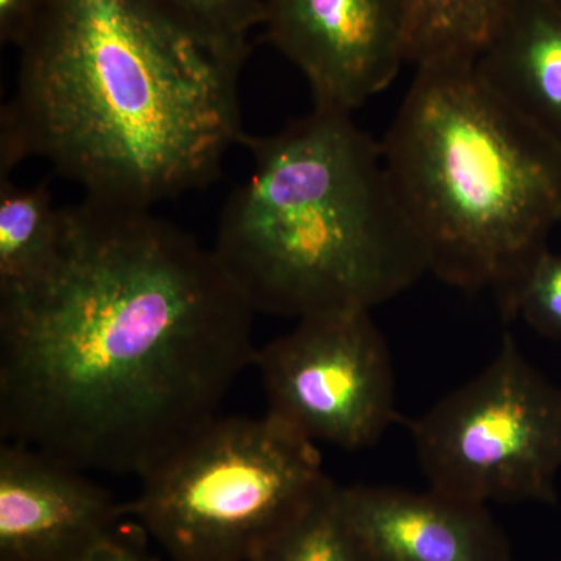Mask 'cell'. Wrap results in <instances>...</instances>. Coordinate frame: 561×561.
Returning a JSON list of instances; mask_svg holds the SVG:
<instances>
[{
    "mask_svg": "<svg viewBox=\"0 0 561 561\" xmlns=\"http://www.w3.org/2000/svg\"><path fill=\"white\" fill-rule=\"evenodd\" d=\"M49 264L0 294V435L142 478L219 416L256 350L213 249L150 209L61 208Z\"/></svg>",
    "mask_w": 561,
    "mask_h": 561,
    "instance_id": "obj_1",
    "label": "cell"
},
{
    "mask_svg": "<svg viewBox=\"0 0 561 561\" xmlns=\"http://www.w3.org/2000/svg\"><path fill=\"white\" fill-rule=\"evenodd\" d=\"M0 111V179L28 158L150 209L208 187L243 136L241 68L157 0H44Z\"/></svg>",
    "mask_w": 561,
    "mask_h": 561,
    "instance_id": "obj_2",
    "label": "cell"
},
{
    "mask_svg": "<svg viewBox=\"0 0 561 561\" xmlns=\"http://www.w3.org/2000/svg\"><path fill=\"white\" fill-rule=\"evenodd\" d=\"M241 146L251 172L228 195L210 249L254 313L371 311L430 273L381 142L353 114L313 108Z\"/></svg>",
    "mask_w": 561,
    "mask_h": 561,
    "instance_id": "obj_3",
    "label": "cell"
},
{
    "mask_svg": "<svg viewBox=\"0 0 561 561\" xmlns=\"http://www.w3.org/2000/svg\"><path fill=\"white\" fill-rule=\"evenodd\" d=\"M430 273L508 309L561 224V150L496 94L474 60L419 66L381 142Z\"/></svg>",
    "mask_w": 561,
    "mask_h": 561,
    "instance_id": "obj_4",
    "label": "cell"
},
{
    "mask_svg": "<svg viewBox=\"0 0 561 561\" xmlns=\"http://www.w3.org/2000/svg\"><path fill=\"white\" fill-rule=\"evenodd\" d=\"M332 483L319 445L268 413L219 415L140 478L127 508L175 561H253Z\"/></svg>",
    "mask_w": 561,
    "mask_h": 561,
    "instance_id": "obj_5",
    "label": "cell"
},
{
    "mask_svg": "<svg viewBox=\"0 0 561 561\" xmlns=\"http://www.w3.org/2000/svg\"><path fill=\"white\" fill-rule=\"evenodd\" d=\"M413 445L430 489L459 500L557 501L561 387L504 335L494 359L413 421Z\"/></svg>",
    "mask_w": 561,
    "mask_h": 561,
    "instance_id": "obj_6",
    "label": "cell"
},
{
    "mask_svg": "<svg viewBox=\"0 0 561 561\" xmlns=\"http://www.w3.org/2000/svg\"><path fill=\"white\" fill-rule=\"evenodd\" d=\"M268 415L316 445L359 451L398 421L393 362L371 311L319 313L256 350Z\"/></svg>",
    "mask_w": 561,
    "mask_h": 561,
    "instance_id": "obj_7",
    "label": "cell"
},
{
    "mask_svg": "<svg viewBox=\"0 0 561 561\" xmlns=\"http://www.w3.org/2000/svg\"><path fill=\"white\" fill-rule=\"evenodd\" d=\"M264 39L311 88L313 108L353 114L408 62V0H264Z\"/></svg>",
    "mask_w": 561,
    "mask_h": 561,
    "instance_id": "obj_8",
    "label": "cell"
},
{
    "mask_svg": "<svg viewBox=\"0 0 561 561\" xmlns=\"http://www.w3.org/2000/svg\"><path fill=\"white\" fill-rule=\"evenodd\" d=\"M127 515V504L79 468L2 443L0 561H84Z\"/></svg>",
    "mask_w": 561,
    "mask_h": 561,
    "instance_id": "obj_9",
    "label": "cell"
},
{
    "mask_svg": "<svg viewBox=\"0 0 561 561\" xmlns=\"http://www.w3.org/2000/svg\"><path fill=\"white\" fill-rule=\"evenodd\" d=\"M339 493L376 561H515L486 505L434 489L354 485Z\"/></svg>",
    "mask_w": 561,
    "mask_h": 561,
    "instance_id": "obj_10",
    "label": "cell"
},
{
    "mask_svg": "<svg viewBox=\"0 0 561 561\" xmlns=\"http://www.w3.org/2000/svg\"><path fill=\"white\" fill-rule=\"evenodd\" d=\"M474 65L502 101L561 150V7L512 0Z\"/></svg>",
    "mask_w": 561,
    "mask_h": 561,
    "instance_id": "obj_11",
    "label": "cell"
},
{
    "mask_svg": "<svg viewBox=\"0 0 561 561\" xmlns=\"http://www.w3.org/2000/svg\"><path fill=\"white\" fill-rule=\"evenodd\" d=\"M50 179L20 186L0 179V294L18 289L49 264L61 231Z\"/></svg>",
    "mask_w": 561,
    "mask_h": 561,
    "instance_id": "obj_12",
    "label": "cell"
},
{
    "mask_svg": "<svg viewBox=\"0 0 561 561\" xmlns=\"http://www.w3.org/2000/svg\"><path fill=\"white\" fill-rule=\"evenodd\" d=\"M512 0H408V62L476 60Z\"/></svg>",
    "mask_w": 561,
    "mask_h": 561,
    "instance_id": "obj_13",
    "label": "cell"
},
{
    "mask_svg": "<svg viewBox=\"0 0 561 561\" xmlns=\"http://www.w3.org/2000/svg\"><path fill=\"white\" fill-rule=\"evenodd\" d=\"M339 489L332 483L253 561H376L346 515Z\"/></svg>",
    "mask_w": 561,
    "mask_h": 561,
    "instance_id": "obj_14",
    "label": "cell"
},
{
    "mask_svg": "<svg viewBox=\"0 0 561 561\" xmlns=\"http://www.w3.org/2000/svg\"><path fill=\"white\" fill-rule=\"evenodd\" d=\"M161 9L203 46L243 68L251 35L264 24V0H157Z\"/></svg>",
    "mask_w": 561,
    "mask_h": 561,
    "instance_id": "obj_15",
    "label": "cell"
},
{
    "mask_svg": "<svg viewBox=\"0 0 561 561\" xmlns=\"http://www.w3.org/2000/svg\"><path fill=\"white\" fill-rule=\"evenodd\" d=\"M515 316L538 334L561 341V253L546 250L531 265L505 317Z\"/></svg>",
    "mask_w": 561,
    "mask_h": 561,
    "instance_id": "obj_16",
    "label": "cell"
},
{
    "mask_svg": "<svg viewBox=\"0 0 561 561\" xmlns=\"http://www.w3.org/2000/svg\"><path fill=\"white\" fill-rule=\"evenodd\" d=\"M146 530L142 527L122 526L102 541L87 561H154L147 552Z\"/></svg>",
    "mask_w": 561,
    "mask_h": 561,
    "instance_id": "obj_17",
    "label": "cell"
},
{
    "mask_svg": "<svg viewBox=\"0 0 561 561\" xmlns=\"http://www.w3.org/2000/svg\"><path fill=\"white\" fill-rule=\"evenodd\" d=\"M44 0H0V41L20 47L38 16Z\"/></svg>",
    "mask_w": 561,
    "mask_h": 561,
    "instance_id": "obj_18",
    "label": "cell"
},
{
    "mask_svg": "<svg viewBox=\"0 0 561 561\" xmlns=\"http://www.w3.org/2000/svg\"><path fill=\"white\" fill-rule=\"evenodd\" d=\"M552 2H556L557 5L561 7V0H552Z\"/></svg>",
    "mask_w": 561,
    "mask_h": 561,
    "instance_id": "obj_19",
    "label": "cell"
},
{
    "mask_svg": "<svg viewBox=\"0 0 561 561\" xmlns=\"http://www.w3.org/2000/svg\"><path fill=\"white\" fill-rule=\"evenodd\" d=\"M84 561H87V560H84Z\"/></svg>",
    "mask_w": 561,
    "mask_h": 561,
    "instance_id": "obj_20",
    "label": "cell"
}]
</instances>
